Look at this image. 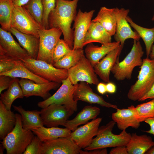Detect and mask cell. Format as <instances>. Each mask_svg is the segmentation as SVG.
Wrapping results in <instances>:
<instances>
[{
  "mask_svg": "<svg viewBox=\"0 0 154 154\" xmlns=\"http://www.w3.org/2000/svg\"><path fill=\"white\" fill-rule=\"evenodd\" d=\"M19 83L23 90L25 97L35 96H39L45 100L51 95L49 92L58 88L61 83L50 81L44 83H37L33 81L26 79L21 78Z\"/></svg>",
  "mask_w": 154,
  "mask_h": 154,
  "instance_id": "cell-15",
  "label": "cell"
},
{
  "mask_svg": "<svg viewBox=\"0 0 154 154\" xmlns=\"http://www.w3.org/2000/svg\"><path fill=\"white\" fill-rule=\"evenodd\" d=\"M107 92L110 94L115 93L116 90L115 85L112 82H108L106 84Z\"/></svg>",
  "mask_w": 154,
  "mask_h": 154,
  "instance_id": "cell-45",
  "label": "cell"
},
{
  "mask_svg": "<svg viewBox=\"0 0 154 154\" xmlns=\"http://www.w3.org/2000/svg\"><path fill=\"white\" fill-rule=\"evenodd\" d=\"M15 78L6 75H0V94L9 87Z\"/></svg>",
  "mask_w": 154,
  "mask_h": 154,
  "instance_id": "cell-40",
  "label": "cell"
},
{
  "mask_svg": "<svg viewBox=\"0 0 154 154\" xmlns=\"http://www.w3.org/2000/svg\"><path fill=\"white\" fill-rule=\"evenodd\" d=\"M95 11L92 10L88 12H83L80 9L78 10L74 21V40L72 49H83L85 36Z\"/></svg>",
  "mask_w": 154,
  "mask_h": 154,
  "instance_id": "cell-16",
  "label": "cell"
},
{
  "mask_svg": "<svg viewBox=\"0 0 154 154\" xmlns=\"http://www.w3.org/2000/svg\"><path fill=\"white\" fill-rule=\"evenodd\" d=\"M92 21L99 23L112 36L115 35L116 27L115 8L101 7L96 16Z\"/></svg>",
  "mask_w": 154,
  "mask_h": 154,
  "instance_id": "cell-26",
  "label": "cell"
},
{
  "mask_svg": "<svg viewBox=\"0 0 154 154\" xmlns=\"http://www.w3.org/2000/svg\"><path fill=\"white\" fill-rule=\"evenodd\" d=\"M31 130L43 142L60 137H70L72 132L66 127H45L42 126L33 128Z\"/></svg>",
  "mask_w": 154,
  "mask_h": 154,
  "instance_id": "cell-28",
  "label": "cell"
},
{
  "mask_svg": "<svg viewBox=\"0 0 154 154\" xmlns=\"http://www.w3.org/2000/svg\"><path fill=\"white\" fill-rule=\"evenodd\" d=\"M67 0V1H71V0Z\"/></svg>",
  "mask_w": 154,
  "mask_h": 154,
  "instance_id": "cell-51",
  "label": "cell"
},
{
  "mask_svg": "<svg viewBox=\"0 0 154 154\" xmlns=\"http://www.w3.org/2000/svg\"><path fill=\"white\" fill-rule=\"evenodd\" d=\"M100 113V109L92 105L86 106L73 119L68 120L64 126L72 131H74L78 126L85 124L91 119L96 118Z\"/></svg>",
  "mask_w": 154,
  "mask_h": 154,
  "instance_id": "cell-23",
  "label": "cell"
},
{
  "mask_svg": "<svg viewBox=\"0 0 154 154\" xmlns=\"http://www.w3.org/2000/svg\"><path fill=\"white\" fill-rule=\"evenodd\" d=\"M120 44L119 42L115 41L102 44L99 46L94 45L92 43H89L85 49V56L94 67L101 59Z\"/></svg>",
  "mask_w": 154,
  "mask_h": 154,
  "instance_id": "cell-21",
  "label": "cell"
},
{
  "mask_svg": "<svg viewBox=\"0 0 154 154\" xmlns=\"http://www.w3.org/2000/svg\"><path fill=\"white\" fill-rule=\"evenodd\" d=\"M84 55L83 49H72L53 66L58 68L68 70L75 65Z\"/></svg>",
  "mask_w": 154,
  "mask_h": 154,
  "instance_id": "cell-33",
  "label": "cell"
},
{
  "mask_svg": "<svg viewBox=\"0 0 154 154\" xmlns=\"http://www.w3.org/2000/svg\"><path fill=\"white\" fill-rule=\"evenodd\" d=\"M144 122L150 126V129L145 131L147 133L154 135V117L147 119Z\"/></svg>",
  "mask_w": 154,
  "mask_h": 154,
  "instance_id": "cell-44",
  "label": "cell"
},
{
  "mask_svg": "<svg viewBox=\"0 0 154 154\" xmlns=\"http://www.w3.org/2000/svg\"><path fill=\"white\" fill-rule=\"evenodd\" d=\"M19 81L17 78H15L7 90L0 94V100L7 110H11L12 104L16 99L24 97Z\"/></svg>",
  "mask_w": 154,
  "mask_h": 154,
  "instance_id": "cell-31",
  "label": "cell"
},
{
  "mask_svg": "<svg viewBox=\"0 0 154 154\" xmlns=\"http://www.w3.org/2000/svg\"><path fill=\"white\" fill-rule=\"evenodd\" d=\"M15 115L16 122L14 128L1 142L7 154H23L35 136L32 131L23 128L21 115Z\"/></svg>",
  "mask_w": 154,
  "mask_h": 154,
  "instance_id": "cell-3",
  "label": "cell"
},
{
  "mask_svg": "<svg viewBox=\"0 0 154 154\" xmlns=\"http://www.w3.org/2000/svg\"><path fill=\"white\" fill-rule=\"evenodd\" d=\"M154 99V84L150 90L138 101L142 102L147 99Z\"/></svg>",
  "mask_w": 154,
  "mask_h": 154,
  "instance_id": "cell-43",
  "label": "cell"
},
{
  "mask_svg": "<svg viewBox=\"0 0 154 154\" xmlns=\"http://www.w3.org/2000/svg\"><path fill=\"white\" fill-rule=\"evenodd\" d=\"M62 85L52 95L46 100L38 102V106L42 108L47 107L53 104L64 105L74 112L77 110V102L73 98L74 94L78 84H73L68 77L63 80Z\"/></svg>",
  "mask_w": 154,
  "mask_h": 154,
  "instance_id": "cell-7",
  "label": "cell"
},
{
  "mask_svg": "<svg viewBox=\"0 0 154 154\" xmlns=\"http://www.w3.org/2000/svg\"><path fill=\"white\" fill-rule=\"evenodd\" d=\"M10 32L16 37L20 44L27 51L30 56L37 59L39 50V38L21 33L12 27Z\"/></svg>",
  "mask_w": 154,
  "mask_h": 154,
  "instance_id": "cell-24",
  "label": "cell"
},
{
  "mask_svg": "<svg viewBox=\"0 0 154 154\" xmlns=\"http://www.w3.org/2000/svg\"><path fill=\"white\" fill-rule=\"evenodd\" d=\"M97 90L101 94H104L107 92L106 84L102 83H99L97 85Z\"/></svg>",
  "mask_w": 154,
  "mask_h": 154,
  "instance_id": "cell-46",
  "label": "cell"
},
{
  "mask_svg": "<svg viewBox=\"0 0 154 154\" xmlns=\"http://www.w3.org/2000/svg\"><path fill=\"white\" fill-rule=\"evenodd\" d=\"M110 154H128L125 146H117L112 149L110 151Z\"/></svg>",
  "mask_w": 154,
  "mask_h": 154,
  "instance_id": "cell-42",
  "label": "cell"
},
{
  "mask_svg": "<svg viewBox=\"0 0 154 154\" xmlns=\"http://www.w3.org/2000/svg\"><path fill=\"white\" fill-rule=\"evenodd\" d=\"M17 59L7 55H0V74L8 72L15 67Z\"/></svg>",
  "mask_w": 154,
  "mask_h": 154,
  "instance_id": "cell-39",
  "label": "cell"
},
{
  "mask_svg": "<svg viewBox=\"0 0 154 154\" xmlns=\"http://www.w3.org/2000/svg\"><path fill=\"white\" fill-rule=\"evenodd\" d=\"M116 123L112 120L105 125L99 127L96 137L84 150L90 151L97 149L126 146L130 140L131 134L127 133L126 130H122L119 134L113 133V129Z\"/></svg>",
  "mask_w": 154,
  "mask_h": 154,
  "instance_id": "cell-2",
  "label": "cell"
},
{
  "mask_svg": "<svg viewBox=\"0 0 154 154\" xmlns=\"http://www.w3.org/2000/svg\"><path fill=\"white\" fill-rule=\"evenodd\" d=\"M11 33L0 28V55H7L20 60L30 57L15 40Z\"/></svg>",
  "mask_w": 154,
  "mask_h": 154,
  "instance_id": "cell-17",
  "label": "cell"
},
{
  "mask_svg": "<svg viewBox=\"0 0 154 154\" xmlns=\"http://www.w3.org/2000/svg\"><path fill=\"white\" fill-rule=\"evenodd\" d=\"M14 5L12 0H0V24L3 30L10 32Z\"/></svg>",
  "mask_w": 154,
  "mask_h": 154,
  "instance_id": "cell-34",
  "label": "cell"
},
{
  "mask_svg": "<svg viewBox=\"0 0 154 154\" xmlns=\"http://www.w3.org/2000/svg\"><path fill=\"white\" fill-rule=\"evenodd\" d=\"M152 20L153 21H154V14H153V16L152 18Z\"/></svg>",
  "mask_w": 154,
  "mask_h": 154,
  "instance_id": "cell-50",
  "label": "cell"
},
{
  "mask_svg": "<svg viewBox=\"0 0 154 154\" xmlns=\"http://www.w3.org/2000/svg\"><path fill=\"white\" fill-rule=\"evenodd\" d=\"M11 27L21 33L38 37L39 30L42 28L23 6L14 5L12 14Z\"/></svg>",
  "mask_w": 154,
  "mask_h": 154,
  "instance_id": "cell-9",
  "label": "cell"
},
{
  "mask_svg": "<svg viewBox=\"0 0 154 154\" xmlns=\"http://www.w3.org/2000/svg\"><path fill=\"white\" fill-rule=\"evenodd\" d=\"M102 118L98 117L77 127L72 131L70 137L74 143L84 149L91 143L97 135Z\"/></svg>",
  "mask_w": 154,
  "mask_h": 154,
  "instance_id": "cell-13",
  "label": "cell"
},
{
  "mask_svg": "<svg viewBox=\"0 0 154 154\" xmlns=\"http://www.w3.org/2000/svg\"><path fill=\"white\" fill-rule=\"evenodd\" d=\"M72 49L64 39H60L57 42L54 50L53 65L65 56Z\"/></svg>",
  "mask_w": 154,
  "mask_h": 154,
  "instance_id": "cell-37",
  "label": "cell"
},
{
  "mask_svg": "<svg viewBox=\"0 0 154 154\" xmlns=\"http://www.w3.org/2000/svg\"><path fill=\"white\" fill-rule=\"evenodd\" d=\"M14 78H20L32 80L37 83H44L49 81L35 74L24 65L20 60H17L14 68L8 72L0 74Z\"/></svg>",
  "mask_w": 154,
  "mask_h": 154,
  "instance_id": "cell-30",
  "label": "cell"
},
{
  "mask_svg": "<svg viewBox=\"0 0 154 154\" xmlns=\"http://www.w3.org/2000/svg\"><path fill=\"white\" fill-rule=\"evenodd\" d=\"M137 117L141 123L154 117V99L135 107Z\"/></svg>",
  "mask_w": 154,
  "mask_h": 154,
  "instance_id": "cell-36",
  "label": "cell"
},
{
  "mask_svg": "<svg viewBox=\"0 0 154 154\" xmlns=\"http://www.w3.org/2000/svg\"><path fill=\"white\" fill-rule=\"evenodd\" d=\"M154 146L151 137L146 134L138 135L132 133L126 147L128 154H144Z\"/></svg>",
  "mask_w": 154,
  "mask_h": 154,
  "instance_id": "cell-22",
  "label": "cell"
},
{
  "mask_svg": "<svg viewBox=\"0 0 154 154\" xmlns=\"http://www.w3.org/2000/svg\"><path fill=\"white\" fill-rule=\"evenodd\" d=\"M16 122L15 114L6 109L0 100V139L3 140L14 129Z\"/></svg>",
  "mask_w": 154,
  "mask_h": 154,
  "instance_id": "cell-29",
  "label": "cell"
},
{
  "mask_svg": "<svg viewBox=\"0 0 154 154\" xmlns=\"http://www.w3.org/2000/svg\"><path fill=\"white\" fill-rule=\"evenodd\" d=\"M112 36L98 22L92 21L84 39L83 46L97 42L102 44L111 42Z\"/></svg>",
  "mask_w": 154,
  "mask_h": 154,
  "instance_id": "cell-25",
  "label": "cell"
},
{
  "mask_svg": "<svg viewBox=\"0 0 154 154\" xmlns=\"http://www.w3.org/2000/svg\"><path fill=\"white\" fill-rule=\"evenodd\" d=\"M126 19L130 26L143 40L145 45L146 58H149L154 42V27L147 28L141 26L134 23L128 16Z\"/></svg>",
  "mask_w": 154,
  "mask_h": 154,
  "instance_id": "cell-32",
  "label": "cell"
},
{
  "mask_svg": "<svg viewBox=\"0 0 154 154\" xmlns=\"http://www.w3.org/2000/svg\"><path fill=\"white\" fill-rule=\"evenodd\" d=\"M146 154H154V146L152 147L145 153Z\"/></svg>",
  "mask_w": 154,
  "mask_h": 154,
  "instance_id": "cell-49",
  "label": "cell"
},
{
  "mask_svg": "<svg viewBox=\"0 0 154 154\" xmlns=\"http://www.w3.org/2000/svg\"><path fill=\"white\" fill-rule=\"evenodd\" d=\"M15 111L21 115L23 128L25 130L44 126L40 115V111L25 110L21 106H13Z\"/></svg>",
  "mask_w": 154,
  "mask_h": 154,
  "instance_id": "cell-27",
  "label": "cell"
},
{
  "mask_svg": "<svg viewBox=\"0 0 154 154\" xmlns=\"http://www.w3.org/2000/svg\"><path fill=\"white\" fill-rule=\"evenodd\" d=\"M81 149L70 137H60L43 142L42 154H79Z\"/></svg>",
  "mask_w": 154,
  "mask_h": 154,
  "instance_id": "cell-14",
  "label": "cell"
},
{
  "mask_svg": "<svg viewBox=\"0 0 154 154\" xmlns=\"http://www.w3.org/2000/svg\"><path fill=\"white\" fill-rule=\"evenodd\" d=\"M68 70V77L73 85L82 82L96 85L99 83L94 67L85 55L75 65Z\"/></svg>",
  "mask_w": 154,
  "mask_h": 154,
  "instance_id": "cell-11",
  "label": "cell"
},
{
  "mask_svg": "<svg viewBox=\"0 0 154 154\" xmlns=\"http://www.w3.org/2000/svg\"><path fill=\"white\" fill-rule=\"evenodd\" d=\"M154 84V59L146 58L143 60L140 70L135 83L127 94L128 98L138 101L151 89Z\"/></svg>",
  "mask_w": 154,
  "mask_h": 154,
  "instance_id": "cell-5",
  "label": "cell"
},
{
  "mask_svg": "<svg viewBox=\"0 0 154 154\" xmlns=\"http://www.w3.org/2000/svg\"><path fill=\"white\" fill-rule=\"evenodd\" d=\"M40 112L43 125L50 127L64 126L74 111L64 105L53 104L42 108Z\"/></svg>",
  "mask_w": 154,
  "mask_h": 154,
  "instance_id": "cell-10",
  "label": "cell"
},
{
  "mask_svg": "<svg viewBox=\"0 0 154 154\" xmlns=\"http://www.w3.org/2000/svg\"><path fill=\"white\" fill-rule=\"evenodd\" d=\"M74 99L84 102L90 104H97L101 106L116 109L117 106L106 101L103 97L93 92L89 84L84 82L78 84L74 94Z\"/></svg>",
  "mask_w": 154,
  "mask_h": 154,
  "instance_id": "cell-18",
  "label": "cell"
},
{
  "mask_svg": "<svg viewBox=\"0 0 154 154\" xmlns=\"http://www.w3.org/2000/svg\"><path fill=\"white\" fill-rule=\"evenodd\" d=\"M115 9L116 27L114 35L116 41L119 42L120 45L123 47L125 42L127 39L131 38L139 40L140 37L135 31L131 29L126 19L129 10L124 8L116 7Z\"/></svg>",
  "mask_w": 154,
  "mask_h": 154,
  "instance_id": "cell-12",
  "label": "cell"
},
{
  "mask_svg": "<svg viewBox=\"0 0 154 154\" xmlns=\"http://www.w3.org/2000/svg\"><path fill=\"white\" fill-rule=\"evenodd\" d=\"M112 118L117 125L119 129L126 130L129 127L137 129L140 122L137 117L135 107L133 105L127 108H117L116 112L112 114Z\"/></svg>",
  "mask_w": 154,
  "mask_h": 154,
  "instance_id": "cell-20",
  "label": "cell"
},
{
  "mask_svg": "<svg viewBox=\"0 0 154 154\" xmlns=\"http://www.w3.org/2000/svg\"><path fill=\"white\" fill-rule=\"evenodd\" d=\"M62 34L60 29L41 28L39 31V44L37 59L53 65L54 50Z\"/></svg>",
  "mask_w": 154,
  "mask_h": 154,
  "instance_id": "cell-8",
  "label": "cell"
},
{
  "mask_svg": "<svg viewBox=\"0 0 154 154\" xmlns=\"http://www.w3.org/2000/svg\"><path fill=\"white\" fill-rule=\"evenodd\" d=\"M108 153L107 148L97 149L90 151H83L81 149L80 151V154H107Z\"/></svg>",
  "mask_w": 154,
  "mask_h": 154,
  "instance_id": "cell-41",
  "label": "cell"
},
{
  "mask_svg": "<svg viewBox=\"0 0 154 154\" xmlns=\"http://www.w3.org/2000/svg\"><path fill=\"white\" fill-rule=\"evenodd\" d=\"M33 73L49 81L62 83L68 77V70L57 68L45 61L29 57L21 60Z\"/></svg>",
  "mask_w": 154,
  "mask_h": 154,
  "instance_id": "cell-6",
  "label": "cell"
},
{
  "mask_svg": "<svg viewBox=\"0 0 154 154\" xmlns=\"http://www.w3.org/2000/svg\"><path fill=\"white\" fill-rule=\"evenodd\" d=\"M42 28L43 5L42 0H30L23 6Z\"/></svg>",
  "mask_w": 154,
  "mask_h": 154,
  "instance_id": "cell-35",
  "label": "cell"
},
{
  "mask_svg": "<svg viewBox=\"0 0 154 154\" xmlns=\"http://www.w3.org/2000/svg\"><path fill=\"white\" fill-rule=\"evenodd\" d=\"M79 0H56L55 6L48 18L49 28L60 29L63 39L71 49L73 47L74 31L71 24L77 14V4Z\"/></svg>",
  "mask_w": 154,
  "mask_h": 154,
  "instance_id": "cell-1",
  "label": "cell"
},
{
  "mask_svg": "<svg viewBox=\"0 0 154 154\" xmlns=\"http://www.w3.org/2000/svg\"><path fill=\"white\" fill-rule=\"evenodd\" d=\"M150 58L153 59H154V42L152 46L151 51L149 55Z\"/></svg>",
  "mask_w": 154,
  "mask_h": 154,
  "instance_id": "cell-48",
  "label": "cell"
},
{
  "mask_svg": "<svg viewBox=\"0 0 154 154\" xmlns=\"http://www.w3.org/2000/svg\"><path fill=\"white\" fill-rule=\"evenodd\" d=\"M123 48L120 44L111 51L94 67V71L103 81L110 82V76L111 70L119 58Z\"/></svg>",
  "mask_w": 154,
  "mask_h": 154,
  "instance_id": "cell-19",
  "label": "cell"
},
{
  "mask_svg": "<svg viewBox=\"0 0 154 154\" xmlns=\"http://www.w3.org/2000/svg\"><path fill=\"white\" fill-rule=\"evenodd\" d=\"M43 142L37 135L33 137L23 154H42Z\"/></svg>",
  "mask_w": 154,
  "mask_h": 154,
  "instance_id": "cell-38",
  "label": "cell"
},
{
  "mask_svg": "<svg viewBox=\"0 0 154 154\" xmlns=\"http://www.w3.org/2000/svg\"><path fill=\"white\" fill-rule=\"evenodd\" d=\"M14 5L23 6L26 4L30 0H12Z\"/></svg>",
  "mask_w": 154,
  "mask_h": 154,
  "instance_id": "cell-47",
  "label": "cell"
},
{
  "mask_svg": "<svg viewBox=\"0 0 154 154\" xmlns=\"http://www.w3.org/2000/svg\"><path fill=\"white\" fill-rule=\"evenodd\" d=\"M144 53L139 41L133 40L130 52L120 62L118 58L111 70L115 79L118 81L130 80L134 68L141 65L143 60L142 58Z\"/></svg>",
  "mask_w": 154,
  "mask_h": 154,
  "instance_id": "cell-4",
  "label": "cell"
}]
</instances>
